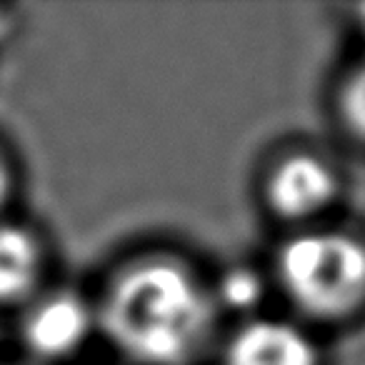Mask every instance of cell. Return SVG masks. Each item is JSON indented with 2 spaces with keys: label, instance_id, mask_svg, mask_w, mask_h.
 I'll list each match as a JSON object with an SVG mask.
<instances>
[{
  "label": "cell",
  "instance_id": "5b68a950",
  "mask_svg": "<svg viewBox=\"0 0 365 365\" xmlns=\"http://www.w3.org/2000/svg\"><path fill=\"white\" fill-rule=\"evenodd\" d=\"M223 365H320V348L300 323L253 315L225 340Z\"/></svg>",
  "mask_w": 365,
  "mask_h": 365
},
{
  "label": "cell",
  "instance_id": "9c48e42d",
  "mask_svg": "<svg viewBox=\"0 0 365 365\" xmlns=\"http://www.w3.org/2000/svg\"><path fill=\"white\" fill-rule=\"evenodd\" d=\"M11 195H13V173L8 160L0 155V220H3V210H6Z\"/></svg>",
  "mask_w": 365,
  "mask_h": 365
},
{
  "label": "cell",
  "instance_id": "277c9868",
  "mask_svg": "<svg viewBox=\"0 0 365 365\" xmlns=\"http://www.w3.org/2000/svg\"><path fill=\"white\" fill-rule=\"evenodd\" d=\"M340 178L325 158L313 153H290L268 173L265 198L278 215L310 220L335 203Z\"/></svg>",
  "mask_w": 365,
  "mask_h": 365
},
{
  "label": "cell",
  "instance_id": "6da1fadb",
  "mask_svg": "<svg viewBox=\"0 0 365 365\" xmlns=\"http://www.w3.org/2000/svg\"><path fill=\"white\" fill-rule=\"evenodd\" d=\"M98 328L135 365H190L218 323L213 288L165 255L125 265L98 303Z\"/></svg>",
  "mask_w": 365,
  "mask_h": 365
},
{
  "label": "cell",
  "instance_id": "3957f363",
  "mask_svg": "<svg viewBox=\"0 0 365 365\" xmlns=\"http://www.w3.org/2000/svg\"><path fill=\"white\" fill-rule=\"evenodd\" d=\"M98 328V310L78 293L56 290L23 305L21 340L38 360L76 355Z\"/></svg>",
  "mask_w": 365,
  "mask_h": 365
},
{
  "label": "cell",
  "instance_id": "8992f818",
  "mask_svg": "<svg viewBox=\"0 0 365 365\" xmlns=\"http://www.w3.org/2000/svg\"><path fill=\"white\" fill-rule=\"evenodd\" d=\"M43 278L41 240L26 225L0 220V305H28Z\"/></svg>",
  "mask_w": 365,
  "mask_h": 365
},
{
  "label": "cell",
  "instance_id": "52a82bcc",
  "mask_svg": "<svg viewBox=\"0 0 365 365\" xmlns=\"http://www.w3.org/2000/svg\"><path fill=\"white\" fill-rule=\"evenodd\" d=\"M213 288V298L218 310H235L253 318L255 308L263 300V278L248 268H233L218 280Z\"/></svg>",
  "mask_w": 365,
  "mask_h": 365
},
{
  "label": "cell",
  "instance_id": "7a4b0ae2",
  "mask_svg": "<svg viewBox=\"0 0 365 365\" xmlns=\"http://www.w3.org/2000/svg\"><path fill=\"white\" fill-rule=\"evenodd\" d=\"M275 278L295 310L338 323L365 308V240L343 230H305L283 243Z\"/></svg>",
  "mask_w": 365,
  "mask_h": 365
},
{
  "label": "cell",
  "instance_id": "ba28073f",
  "mask_svg": "<svg viewBox=\"0 0 365 365\" xmlns=\"http://www.w3.org/2000/svg\"><path fill=\"white\" fill-rule=\"evenodd\" d=\"M340 113L348 128L365 140V63L350 73L340 91Z\"/></svg>",
  "mask_w": 365,
  "mask_h": 365
},
{
  "label": "cell",
  "instance_id": "30bf717a",
  "mask_svg": "<svg viewBox=\"0 0 365 365\" xmlns=\"http://www.w3.org/2000/svg\"><path fill=\"white\" fill-rule=\"evenodd\" d=\"M0 365H28V363H16V360H0Z\"/></svg>",
  "mask_w": 365,
  "mask_h": 365
}]
</instances>
